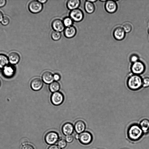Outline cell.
<instances>
[{"mask_svg": "<svg viewBox=\"0 0 149 149\" xmlns=\"http://www.w3.org/2000/svg\"><path fill=\"white\" fill-rule=\"evenodd\" d=\"M143 132L139 125L134 123L130 126L127 131V136L131 141H136L140 140L143 136Z\"/></svg>", "mask_w": 149, "mask_h": 149, "instance_id": "cell-1", "label": "cell"}, {"mask_svg": "<svg viewBox=\"0 0 149 149\" xmlns=\"http://www.w3.org/2000/svg\"><path fill=\"white\" fill-rule=\"evenodd\" d=\"M128 87L132 91H137L143 86V79L139 75L133 74L127 79Z\"/></svg>", "mask_w": 149, "mask_h": 149, "instance_id": "cell-2", "label": "cell"}, {"mask_svg": "<svg viewBox=\"0 0 149 149\" xmlns=\"http://www.w3.org/2000/svg\"><path fill=\"white\" fill-rule=\"evenodd\" d=\"M145 69L144 64L139 60L132 63L131 67V71L133 74L139 75L144 72Z\"/></svg>", "mask_w": 149, "mask_h": 149, "instance_id": "cell-3", "label": "cell"}, {"mask_svg": "<svg viewBox=\"0 0 149 149\" xmlns=\"http://www.w3.org/2000/svg\"><path fill=\"white\" fill-rule=\"evenodd\" d=\"M59 135L56 132L51 131L48 132L45 136V140L48 144L51 145L54 144L59 140Z\"/></svg>", "mask_w": 149, "mask_h": 149, "instance_id": "cell-4", "label": "cell"}, {"mask_svg": "<svg viewBox=\"0 0 149 149\" xmlns=\"http://www.w3.org/2000/svg\"><path fill=\"white\" fill-rule=\"evenodd\" d=\"M93 139L92 134L88 131H84L80 134L78 139L80 142L84 145H86L90 144Z\"/></svg>", "mask_w": 149, "mask_h": 149, "instance_id": "cell-5", "label": "cell"}, {"mask_svg": "<svg viewBox=\"0 0 149 149\" xmlns=\"http://www.w3.org/2000/svg\"><path fill=\"white\" fill-rule=\"evenodd\" d=\"M43 6L38 1L34 0L30 2L28 5V8L31 12L36 13L40 12L42 10Z\"/></svg>", "mask_w": 149, "mask_h": 149, "instance_id": "cell-6", "label": "cell"}, {"mask_svg": "<svg viewBox=\"0 0 149 149\" xmlns=\"http://www.w3.org/2000/svg\"><path fill=\"white\" fill-rule=\"evenodd\" d=\"M70 16L73 21L79 22L83 19L84 15L81 10L77 8L72 10L70 12Z\"/></svg>", "mask_w": 149, "mask_h": 149, "instance_id": "cell-7", "label": "cell"}, {"mask_svg": "<svg viewBox=\"0 0 149 149\" xmlns=\"http://www.w3.org/2000/svg\"><path fill=\"white\" fill-rule=\"evenodd\" d=\"M52 103L55 105L61 104L64 100V96L63 94L59 92L54 93L51 98Z\"/></svg>", "mask_w": 149, "mask_h": 149, "instance_id": "cell-8", "label": "cell"}, {"mask_svg": "<svg viewBox=\"0 0 149 149\" xmlns=\"http://www.w3.org/2000/svg\"><path fill=\"white\" fill-rule=\"evenodd\" d=\"M115 0H107L105 5V8L108 13H112L115 12L117 9V5Z\"/></svg>", "mask_w": 149, "mask_h": 149, "instance_id": "cell-9", "label": "cell"}, {"mask_svg": "<svg viewBox=\"0 0 149 149\" xmlns=\"http://www.w3.org/2000/svg\"><path fill=\"white\" fill-rule=\"evenodd\" d=\"M15 71V67L14 66L7 65L3 68L2 73L5 77L9 78L14 76Z\"/></svg>", "mask_w": 149, "mask_h": 149, "instance_id": "cell-10", "label": "cell"}, {"mask_svg": "<svg viewBox=\"0 0 149 149\" xmlns=\"http://www.w3.org/2000/svg\"><path fill=\"white\" fill-rule=\"evenodd\" d=\"M113 34L114 38L116 40H121L125 38V33L122 27L119 26L114 29Z\"/></svg>", "mask_w": 149, "mask_h": 149, "instance_id": "cell-11", "label": "cell"}, {"mask_svg": "<svg viewBox=\"0 0 149 149\" xmlns=\"http://www.w3.org/2000/svg\"><path fill=\"white\" fill-rule=\"evenodd\" d=\"M52 26L54 31L60 32L65 29V26L63 22L59 19H54L52 22Z\"/></svg>", "mask_w": 149, "mask_h": 149, "instance_id": "cell-12", "label": "cell"}, {"mask_svg": "<svg viewBox=\"0 0 149 149\" xmlns=\"http://www.w3.org/2000/svg\"><path fill=\"white\" fill-rule=\"evenodd\" d=\"M43 86V82L39 78H36L33 79L30 83L31 88L33 90L37 91L40 90Z\"/></svg>", "mask_w": 149, "mask_h": 149, "instance_id": "cell-13", "label": "cell"}, {"mask_svg": "<svg viewBox=\"0 0 149 149\" xmlns=\"http://www.w3.org/2000/svg\"><path fill=\"white\" fill-rule=\"evenodd\" d=\"M74 128L72 124L66 123L64 124L62 127L63 133L65 135H71L73 133Z\"/></svg>", "mask_w": 149, "mask_h": 149, "instance_id": "cell-14", "label": "cell"}, {"mask_svg": "<svg viewBox=\"0 0 149 149\" xmlns=\"http://www.w3.org/2000/svg\"><path fill=\"white\" fill-rule=\"evenodd\" d=\"M76 29L75 27L71 26L66 27L64 30V34L67 38H71L74 37L76 33Z\"/></svg>", "mask_w": 149, "mask_h": 149, "instance_id": "cell-15", "label": "cell"}, {"mask_svg": "<svg viewBox=\"0 0 149 149\" xmlns=\"http://www.w3.org/2000/svg\"><path fill=\"white\" fill-rule=\"evenodd\" d=\"M86 127V124L83 121L79 120L75 123L74 128L77 133L80 134L84 131Z\"/></svg>", "mask_w": 149, "mask_h": 149, "instance_id": "cell-16", "label": "cell"}, {"mask_svg": "<svg viewBox=\"0 0 149 149\" xmlns=\"http://www.w3.org/2000/svg\"><path fill=\"white\" fill-rule=\"evenodd\" d=\"M8 59L11 64H15L17 63L19 61L20 57L18 53L16 52H13L9 54Z\"/></svg>", "mask_w": 149, "mask_h": 149, "instance_id": "cell-17", "label": "cell"}, {"mask_svg": "<svg viewBox=\"0 0 149 149\" xmlns=\"http://www.w3.org/2000/svg\"><path fill=\"white\" fill-rule=\"evenodd\" d=\"M42 78L43 81L47 84L51 83L54 80L52 74L48 71H46L43 73Z\"/></svg>", "mask_w": 149, "mask_h": 149, "instance_id": "cell-18", "label": "cell"}, {"mask_svg": "<svg viewBox=\"0 0 149 149\" xmlns=\"http://www.w3.org/2000/svg\"><path fill=\"white\" fill-rule=\"evenodd\" d=\"M80 3L79 0H70L68 1L67 6L68 9L72 10L77 9L79 6Z\"/></svg>", "mask_w": 149, "mask_h": 149, "instance_id": "cell-19", "label": "cell"}, {"mask_svg": "<svg viewBox=\"0 0 149 149\" xmlns=\"http://www.w3.org/2000/svg\"><path fill=\"white\" fill-rule=\"evenodd\" d=\"M84 8L86 11L87 13L91 14L94 11L95 6L93 3L87 0L85 3Z\"/></svg>", "mask_w": 149, "mask_h": 149, "instance_id": "cell-20", "label": "cell"}, {"mask_svg": "<svg viewBox=\"0 0 149 149\" xmlns=\"http://www.w3.org/2000/svg\"><path fill=\"white\" fill-rule=\"evenodd\" d=\"M139 125L143 132H146L149 130V120L144 119L140 122Z\"/></svg>", "mask_w": 149, "mask_h": 149, "instance_id": "cell-21", "label": "cell"}, {"mask_svg": "<svg viewBox=\"0 0 149 149\" xmlns=\"http://www.w3.org/2000/svg\"><path fill=\"white\" fill-rule=\"evenodd\" d=\"M8 59L4 54H0V68H3L7 65Z\"/></svg>", "mask_w": 149, "mask_h": 149, "instance_id": "cell-22", "label": "cell"}, {"mask_svg": "<svg viewBox=\"0 0 149 149\" xmlns=\"http://www.w3.org/2000/svg\"><path fill=\"white\" fill-rule=\"evenodd\" d=\"M60 88L59 83L57 81H54L50 84L49 86V89L52 92H57Z\"/></svg>", "mask_w": 149, "mask_h": 149, "instance_id": "cell-23", "label": "cell"}, {"mask_svg": "<svg viewBox=\"0 0 149 149\" xmlns=\"http://www.w3.org/2000/svg\"><path fill=\"white\" fill-rule=\"evenodd\" d=\"M51 36L53 40L57 41L60 39L61 34L60 32L54 31L52 33Z\"/></svg>", "mask_w": 149, "mask_h": 149, "instance_id": "cell-24", "label": "cell"}, {"mask_svg": "<svg viewBox=\"0 0 149 149\" xmlns=\"http://www.w3.org/2000/svg\"><path fill=\"white\" fill-rule=\"evenodd\" d=\"M63 22L65 26L66 27L72 26L73 22L72 20L70 17H65L63 20Z\"/></svg>", "mask_w": 149, "mask_h": 149, "instance_id": "cell-25", "label": "cell"}, {"mask_svg": "<svg viewBox=\"0 0 149 149\" xmlns=\"http://www.w3.org/2000/svg\"><path fill=\"white\" fill-rule=\"evenodd\" d=\"M123 28L125 33H128L130 32L132 30V26L130 24L128 23L124 24L123 26Z\"/></svg>", "mask_w": 149, "mask_h": 149, "instance_id": "cell-26", "label": "cell"}, {"mask_svg": "<svg viewBox=\"0 0 149 149\" xmlns=\"http://www.w3.org/2000/svg\"><path fill=\"white\" fill-rule=\"evenodd\" d=\"M57 145L61 148H63L67 146V142L65 139H60L58 141Z\"/></svg>", "mask_w": 149, "mask_h": 149, "instance_id": "cell-27", "label": "cell"}, {"mask_svg": "<svg viewBox=\"0 0 149 149\" xmlns=\"http://www.w3.org/2000/svg\"><path fill=\"white\" fill-rule=\"evenodd\" d=\"M143 86L144 88L149 87V77H146L143 79Z\"/></svg>", "mask_w": 149, "mask_h": 149, "instance_id": "cell-28", "label": "cell"}, {"mask_svg": "<svg viewBox=\"0 0 149 149\" xmlns=\"http://www.w3.org/2000/svg\"><path fill=\"white\" fill-rule=\"evenodd\" d=\"M130 59V62L132 63L139 61V57L136 54H133L131 56Z\"/></svg>", "mask_w": 149, "mask_h": 149, "instance_id": "cell-29", "label": "cell"}, {"mask_svg": "<svg viewBox=\"0 0 149 149\" xmlns=\"http://www.w3.org/2000/svg\"><path fill=\"white\" fill-rule=\"evenodd\" d=\"M10 20L8 17L5 16L1 21V23L3 25L6 26L9 23Z\"/></svg>", "mask_w": 149, "mask_h": 149, "instance_id": "cell-30", "label": "cell"}, {"mask_svg": "<svg viewBox=\"0 0 149 149\" xmlns=\"http://www.w3.org/2000/svg\"><path fill=\"white\" fill-rule=\"evenodd\" d=\"M21 149H35L33 146L31 144L26 143L22 147Z\"/></svg>", "mask_w": 149, "mask_h": 149, "instance_id": "cell-31", "label": "cell"}, {"mask_svg": "<svg viewBox=\"0 0 149 149\" xmlns=\"http://www.w3.org/2000/svg\"><path fill=\"white\" fill-rule=\"evenodd\" d=\"M65 140L68 143H71L73 140V137L72 135H67L65 138Z\"/></svg>", "mask_w": 149, "mask_h": 149, "instance_id": "cell-32", "label": "cell"}, {"mask_svg": "<svg viewBox=\"0 0 149 149\" xmlns=\"http://www.w3.org/2000/svg\"><path fill=\"white\" fill-rule=\"evenodd\" d=\"M47 149H61L58 145H52L49 147Z\"/></svg>", "mask_w": 149, "mask_h": 149, "instance_id": "cell-33", "label": "cell"}, {"mask_svg": "<svg viewBox=\"0 0 149 149\" xmlns=\"http://www.w3.org/2000/svg\"><path fill=\"white\" fill-rule=\"evenodd\" d=\"M54 79L57 81L59 80L60 78V75L58 74H55L53 75Z\"/></svg>", "mask_w": 149, "mask_h": 149, "instance_id": "cell-34", "label": "cell"}, {"mask_svg": "<svg viewBox=\"0 0 149 149\" xmlns=\"http://www.w3.org/2000/svg\"><path fill=\"white\" fill-rule=\"evenodd\" d=\"M6 3V0H0V7H2L4 6Z\"/></svg>", "mask_w": 149, "mask_h": 149, "instance_id": "cell-35", "label": "cell"}, {"mask_svg": "<svg viewBox=\"0 0 149 149\" xmlns=\"http://www.w3.org/2000/svg\"><path fill=\"white\" fill-rule=\"evenodd\" d=\"M3 18V13L0 10V22L2 21Z\"/></svg>", "mask_w": 149, "mask_h": 149, "instance_id": "cell-36", "label": "cell"}, {"mask_svg": "<svg viewBox=\"0 0 149 149\" xmlns=\"http://www.w3.org/2000/svg\"><path fill=\"white\" fill-rule=\"evenodd\" d=\"M38 1H39L40 3H44L46 2V1H47L46 0H38Z\"/></svg>", "mask_w": 149, "mask_h": 149, "instance_id": "cell-37", "label": "cell"}, {"mask_svg": "<svg viewBox=\"0 0 149 149\" xmlns=\"http://www.w3.org/2000/svg\"><path fill=\"white\" fill-rule=\"evenodd\" d=\"M88 1H89L93 3V2H95L97 1V0H88Z\"/></svg>", "mask_w": 149, "mask_h": 149, "instance_id": "cell-38", "label": "cell"}, {"mask_svg": "<svg viewBox=\"0 0 149 149\" xmlns=\"http://www.w3.org/2000/svg\"><path fill=\"white\" fill-rule=\"evenodd\" d=\"M79 135V134H76V135H75V138L77 139H78Z\"/></svg>", "mask_w": 149, "mask_h": 149, "instance_id": "cell-39", "label": "cell"}, {"mask_svg": "<svg viewBox=\"0 0 149 149\" xmlns=\"http://www.w3.org/2000/svg\"><path fill=\"white\" fill-rule=\"evenodd\" d=\"M107 1V0H100V1H102V2H103H103H104V1H106V2Z\"/></svg>", "mask_w": 149, "mask_h": 149, "instance_id": "cell-40", "label": "cell"}, {"mask_svg": "<svg viewBox=\"0 0 149 149\" xmlns=\"http://www.w3.org/2000/svg\"><path fill=\"white\" fill-rule=\"evenodd\" d=\"M1 85V80H0V86Z\"/></svg>", "mask_w": 149, "mask_h": 149, "instance_id": "cell-41", "label": "cell"}]
</instances>
